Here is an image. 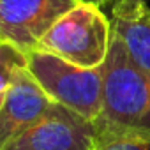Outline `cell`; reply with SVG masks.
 <instances>
[{
	"label": "cell",
	"mask_w": 150,
	"mask_h": 150,
	"mask_svg": "<svg viewBox=\"0 0 150 150\" xmlns=\"http://www.w3.org/2000/svg\"><path fill=\"white\" fill-rule=\"evenodd\" d=\"M27 57L28 71L51 101L90 120L101 115L104 88L103 65L97 69H85L42 48H35Z\"/></svg>",
	"instance_id": "cell-3"
},
{
	"label": "cell",
	"mask_w": 150,
	"mask_h": 150,
	"mask_svg": "<svg viewBox=\"0 0 150 150\" xmlns=\"http://www.w3.org/2000/svg\"><path fill=\"white\" fill-rule=\"evenodd\" d=\"M97 143L96 120L53 101L37 122L0 145V150H96Z\"/></svg>",
	"instance_id": "cell-4"
},
{
	"label": "cell",
	"mask_w": 150,
	"mask_h": 150,
	"mask_svg": "<svg viewBox=\"0 0 150 150\" xmlns=\"http://www.w3.org/2000/svg\"><path fill=\"white\" fill-rule=\"evenodd\" d=\"M113 32L124 41L131 57L150 72V9L145 4L111 7Z\"/></svg>",
	"instance_id": "cell-7"
},
{
	"label": "cell",
	"mask_w": 150,
	"mask_h": 150,
	"mask_svg": "<svg viewBox=\"0 0 150 150\" xmlns=\"http://www.w3.org/2000/svg\"><path fill=\"white\" fill-rule=\"evenodd\" d=\"M113 37L111 21L96 4L80 2L42 37L39 48L85 69L104 64Z\"/></svg>",
	"instance_id": "cell-2"
},
{
	"label": "cell",
	"mask_w": 150,
	"mask_h": 150,
	"mask_svg": "<svg viewBox=\"0 0 150 150\" xmlns=\"http://www.w3.org/2000/svg\"><path fill=\"white\" fill-rule=\"evenodd\" d=\"M103 80V110L96 118L99 132H150V72L131 57L115 32Z\"/></svg>",
	"instance_id": "cell-1"
},
{
	"label": "cell",
	"mask_w": 150,
	"mask_h": 150,
	"mask_svg": "<svg viewBox=\"0 0 150 150\" xmlns=\"http://www.w3.org/2000/svg\"><path fill=\"white\" fill-rule=\"evenodd\" d=\"M96 150H150V132H99Z\"/></svg>",
	"instance_id": "cell-8"
},
{
	"label": "cell",
	"mask_w": 150,
	"mask_h": 150,
	"mask_svg": "<svg viewBox=\"0 0 150 150\" xmlns=\"http://www.w3.org/2000/svg\"><path fill=\"white\" fill-rule=\"evenodd\" d=\"M53 104L28 67L18 69L0 90V145L37 122Z\"/></svg>",
	"instance_id": "cell-6"
},
{
	"label": "cell",
	"mask_w": 150,
	"mask_h": 150,
	"mask_svg": "<svg viewBox=\"0 0 150 150\" xmlns=\"http://www.w3.org/2000/svg\"><path fill=\"white\" fill-rule=\"evenodd\" d=\"M115 4H120V6H139V4H145L143 0H117Z\"/></svg>",
	"instance_id": "cell-10"
},
{
	"label": "cell",
	"mask_w": 150,
	"mask_h": 150,
	"mask_svg": "<svg viewBox=\"0 0 150 150\" xmlns=\"http://www.w3.org/2000/svg\"><path fill=\"white\" fill-rule=\"evenodd\" d=\"M0 62H2V69H0V90L6 88L13 74L21 69L28 67V57L11 42L0 41Z\"/></svg>",
	"instance_id": "cell-9"
},
{
	"label": "cell",
	"mask_w": 150,
	"mask_h": 150,
	"mask_svg": "<svg viewBox=\"0 0 150 150\" xmlns=\"http://www.w3.org/2000/svg\"><path fill=\"white\" fill-rule=\"evenodd\" d=\"M78 0H0V41L23 53L39 48L48 30Z\"/></svg>",
	"instance_id": "cell-5"
},
{
	"label": "cell",
	"mask_w": 150,
	"mask_h": 150,
	"mask_svg": "<svg viewBox=\"0 0 150 150\" xmlns=\"http://www.w3.org/2000/svg\"><path fill=\"white\" fill-rule=\"evenodd\" d=\"M78 2H87V4H96V6H103L108 0H78Z\"/></svg>",
	"instance_id": "cell-11"
}]
</instances>
